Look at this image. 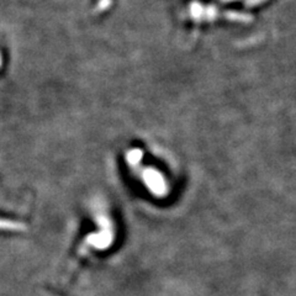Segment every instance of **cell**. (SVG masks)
I'll list each match as a JSON object with an SVG mask.
<instances>
[{
    "mask_svg": "<svg viewBox=\"0 0 296 296\" xmlns=\"http://www.w3.org/2000/svg\"><path fill=\"white\" fill-rule=\"evenodd\" d=\"M0 230H13V231H20V230H25V226L21 224H18V222L0 220Z\"/></svg>",
    "mask_w": 296,
    "mask_h": 296,
    "instance_id": "6da1fadb",
    "label": "cell"
}]
</instances>
